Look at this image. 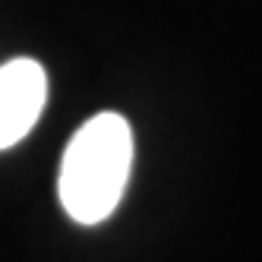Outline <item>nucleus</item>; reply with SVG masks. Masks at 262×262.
I'll return each mask as SVG.
<instances>
[{
	"label": "nucleus",
	"instance_id": "obj_2",
	"mask_svg": "<svg viewBox=\"0 0 262 262\" xmlns=\"http://www.w3.org/2000/svg\"><path fill=\"white\" fill-rule=\"evenodd\" d=\"M48 98L41 63L16 57L0 67V148L16 145L38 123Z\"/></svg>",
	"mask_w": 262,
	"mask_h": 262
},
{
	"label": "nucleus",
	"instance_id": "obj_1",
	"mask_svg": "<svg viewBox=\"0 0 262 262\" xmlns=\"http://www.w3.org/2000/svg\"><path fill=\"white\" fill-rule=\"evenodd\" d=\"M133 167V129L120 114H95L73 133L57 193L79 224H98L117 209Z\"/></svg>",
	"mask_w": 262,
	"mask_h": 262
}]
</instances>
